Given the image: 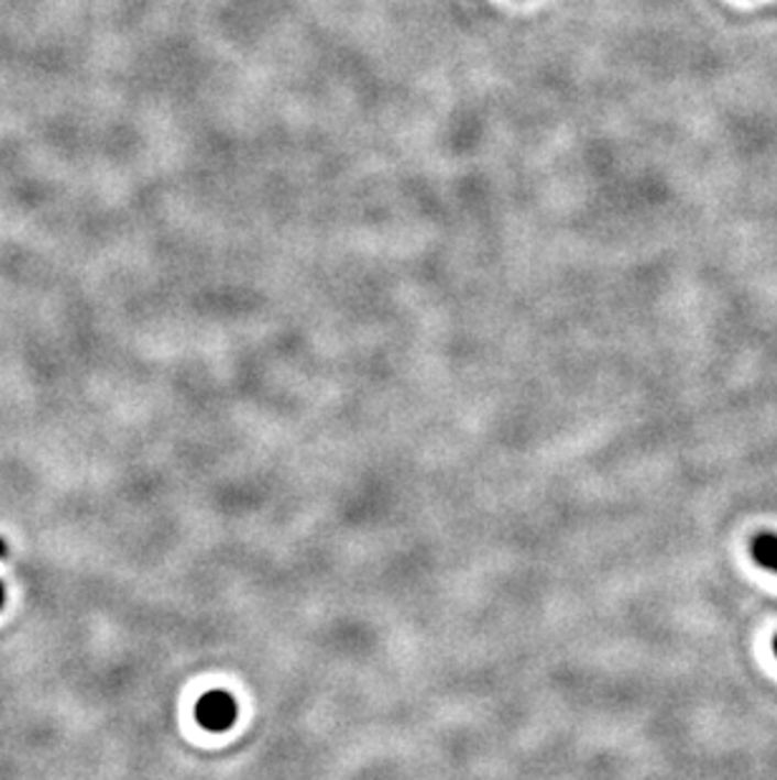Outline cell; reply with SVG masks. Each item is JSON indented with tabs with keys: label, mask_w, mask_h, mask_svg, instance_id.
I'll return each instance as SVG.
<instances>
[{
	"label": "cell",
	"mask_w": 777,
	"mask_h": 780,
	"mask_svg": "<svg viewBox=\"0 0 777 780\" xmlns=\"http://www.w3.org/2000/svg\"><path fill=\"white\" fill-rule=\"evenodd\" d=\"M195 717H197V723H200L205 730H210V733L230 730V727L236 725V717H238V702L228 692L212 690V692L203 694L200 702H197Z\"/></svg>",
	"instance_id": "cell-1"
},
{
	"label": "cell",
	"mask_w": 777,
	"mask_h": 780,
	"mask_svg": "<svg viewBox=\"0 0 777 780\" xmlns=\"http://www.w3.org/2000/svg\"><path fill=\"white\" fill-rule=\"evenodd\" d=\"M753 559L767 571L777 573V536L759 534L753 541Z\"/></svg>",
	"instance_id": "cell-2"
},
{
	"label": "cell",
	"mask_w": 777,
	"mask_h": 780,
	"mask_svg": "<svg viewBox=\"0 0 777 780\" xmlns=\"http://www.w3.org/2000/svg\"><path fill=\"white\" fill-rule=\"evenodd\" d=\"M6 556H8V546L6 541H0V559H6Z\"/></svg>",
	"instance_id": "cell-3"
},
{
	"label": "cell",
	"mask_w": 777,
	"mask_h": 780,
	"mask_svg": "<svg viewBox=\"0 0 777 780\" xmlns=\"http://www.w3.org/2000/svg\"><path fill=\"white\" fill-rule=\"evenodd\" d=\"M3 602H6V589L0 584V608H3Z\"/></svg>",
	"instance_id": "cell-4"
},
{
	"label": "cell",
	"mask_w": 777,
	"mask_h": 780,
	"mask_svg": "<svg viewBox=\"0 0 777 780\" xmlns=\"http://www.w3.org/2000/svg\"><path fill=\"white\" fill-rule=\"evenodd\" d=\"M773 649H775V655H777V637H775V641H773Z\"/></svg>",
	"instance_id": "cell-5"
}]
</instances>
